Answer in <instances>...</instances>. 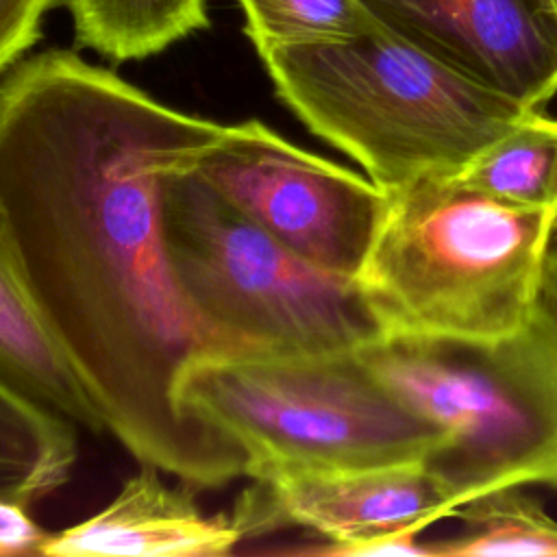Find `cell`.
I'll list each match as a JSON object with an SVG mask.
<instances>
[{
	"mask_svg": "<svg viewBox=\"0 0 557 557\" xmlns=\"http://www.w3.org/2000/svg\"><path fill=\"white\" fill-rule=\"evenodd\" d=\"M222 131L72 50L0 81V215L30 298L107 431L139 463L211 490L246 474V457L178 400L207 350L168 270L159 185Z\"/></svg>",
	"mask_w": 557,
	"mask_h": 557,
	"instance_id": "6da1fadb",
	"label": "cell"
},
{
	"mask_svg": "<svg viewBox=\"0 0 557 557\" xmlns=\"http://www.w3.org/2000/svg\"><path fill=\"white\" fill-rule=\"evenodd\" d=\"M259 57L298 120L385 194L455 176L535 111L381 24L350 37L270 46Z\"/></svg>",
	"mask_w": 557,
	"mask_h": 557,
	"instance_id": "7a4b0ae2",
	"label": "cell"
},
{
	"mask_svg": "<svg viewBox=\"0 0 557 557\" xmlns=\"http://www.w3.org/2000/svg\"><path fill=\"white\" fill-rule=\"evenodd\" d=\"M555 218L453 176L420 178L387 194L357 281L385 337L500 339L542 307Z\"/></svg>",
	"mask_w": 557,
	"mask_h": 557,
	"instance_id": "3957f363",
	"label": "cell"
},
{
	"mask_svg": "<svg viewBox=\"0 0 557 557\" xmlns=\"http://www.w3.org/2000/svg\"><path fill=\"white\" fill-rule=\"evenodd\" d=\"M159 226L172 283L207 352L331 355L385 337L359 281L311 265L189 168L163 174Z\"/></svg>",
	"mask_w": 557,
	"mask_h": 557,
	"instance_id": "277c9868",
	"label": "cell"
},
{
	"mask_svg": "<svg viewBox=\"0 0 557 557\" xmlns=\"http://www.w3.org/2000/svg\"><path fill=\"white\" fill-rule=\"evenodd\" d=\"M359 355L405 405L440 426L442 442L422 466L450 516L507 487L557 490V318L544 305L500 339L387 335Z\"/></svg>",
	"mask_w": 557,
	"mask_h": 557,
	"instance_id": "5b68a950",
	"label": "cell"
},
{
	"mask_svg": "<svg viewBox=\"0 0 557 557\" xmlns=\"http://www.w3.org/2000/svg\"><path fill=\"white\" fill-rule=\"evenodd\" d=\"M178 400L244 453L252 481L422 463L442 442L359 350L205 352L185 368Z\"/></svg>",
	"mask_w": 557,
	"mask_h": 557,
	"instance_id": "8992f818",
	"label": "cell"
},
{
	"mask_svg": "<svg viewBox=\"0 0 557 557\" xmlns=\"http://www.w3.org/2000/svg\"><path fill=\"white\" fill-rule=\"evenodd\" d=\"M311 265L357 281L387 194L368 176L298 148L259 120L224 124L189 168Z\"/></svg>",
	"mask_w": 557,
	"mask_h": 557,
	"instance_id": "52a82bcc",
	"label": "cell"
},
{
	"mask_svg": "<svg viewBox=\"0 0 557 557\" xmlns=\"http://www.w3.org/2000/svg\"><path fill=\"white\" fill-rule=\"evenodd\" d=\"M374 20L466 78L542 111L557 96L550 0H361Z\"/></svg>",
	"mask_w": 557,
	"mask_h": 557,
	"instance_id": "ba28073f",
	"label": "cell"
},
{
	"mask_svg": "<svg viewBox=\"0 0 557 557\" xmlns=\"http://www.w3.org/2000/svg\"><path fill=\"white\" fill-rule=\"evenodd\" d=\"M446 516L450 505L431 472L403 463L255 481L233 520L244 535L305 527L326 540L322 546H339L396 531L422 533Z\"/></svg>",
	"mask_w": 557,
	"mask_h": 557,
	"instance_id": "9c48e42d",
	"label": "cell"
},
{
	"mask_svg": "<svg viewBox=\"0 0 557 557\" xmlns=\"http://www.w3.org/2000/svg\"><path fill=\"white\" fill-rule=\"evenodd\" d=\"M161 470L141 463L98 513L48 535V557H191L228 555L244 537L233 516H207L194 485L170 487Z\"/></svg>",
	"mask_w": 557,
	"mask_h": 557,
	"instance_id": "30bf717a",
	"label": "cell"
},
{
	"mask_svg": "<svg viewBox=\"0 0 557 557\" xmlns=\"http://www.w3.org/2000/svg\"><path fill=\"white\" fill-rule=\"evenodd\" d=\"M0 381L94 433L107 431L17 268L0 215Z\"/></svg>",
	"mask_w": 557,
	"mask_h": 557,
	"instance_id": "8fae6325",
	"label": "cell"
},
{
	"mask_svg": "<svg viewBox=\"0 0 557 557\" xmlns=\"http://www.w3.org/2000/svg\"><path fill=\"white\" fill-rule=\"evenodd\" d=\"M74 426L0 381V500L28 505L61 487L78 455Z\"/></svg>",
	"mask_w": 557,
	"mask_h": 557,
	"instance_id": "7c38bea8",
	"label": "cell"
},
{
	"mask_svg": "<svg viewBox=\"0 0 557 557\" xmlns=\"http://www.w3.org/2000/svg\"><path fill=\"white\" fill-rule=\"evenodd\" d=\"M76 44L122 63L152 57L207 28L205 0H61Z\"/></svg>",
	"mask_w": 557,
	"mask_h": 557,
	"instance_id": "4fadbf2b",
	"label": "cell"
},
{
	"mask_svg": "<svg viewBox=\"0 0 557 557\" xmlns=\"http://www.w3.org/2000/svg\"><path fill=\"white\" fill-rule=\"evenodd\" d=\"M453 178L518 207H557V117L529 113Z\"/></svg>",
	"mask_w": 557,
	"mask_h": 557,
	"instance_id": "5bb4252c",
	"label": "cell"
},
{
	"mask_svg": "<svg viewBox=\"0 0 557 557\" xmlns=\"http://www.w3.org/2000/svg\"><path fill=\"white\" fill-rule=\"evenodd\" d=\"M453 516L463 529L433 542V557H557V520L518 487L479 496Z\"/></svg>",
	"mask_w": 557,
	"mask_h": 557,
	"instance_id": "9a60e30c",
	"label": "cell"
},
{
	"mask_svg": "<svg viewBox=\"0 0 557 557\" xmlns=\"http://www.w3.org/2000/svg\"><path fill=\"white\" fill-rule=\"evenodd\" d=\"M257 52L278 44L350 37L379 22L361 0H237Z\"/></svg>",
	"mask_w": 557,
	"mask_h": 557,
	"instance_id": "2e32d148",
	"label": "cell"
},
{
	"mask_svg": "<svg viewBox=\"0 0 557 557\" xmlns=\"http://www.w3.org/2000/svg\"><path fill=\"white\" fill-rule=\"evenodd\" d=\"M61 0H0V74L41 37L44 15Z\"/></svg>",
	"mask_w": 557,
	"mask_h": 557,
	"instance_id": "e0dca14e",
	"label": "cell"
},
{
	"mask_svg": "<svg viewBox=\"0 0 557 557\" xmlns=\"http://www.w3.org/2000/svg\"><path fill=\"white\" fill-rule=\"evenodd\" d=\"M48 535L33 522L24 505L0 500V555H39Z\"/></svg>",
	"mask_w": 557,
	"mask_h": 557,
	"instance_id": "ac0fdd59",
	"label": "cell"
},
{
	"mask_svg": "<svg viewBox=\"0 0 557 557\" xmlns=\"http://www.w3.org/2000/svg\"><path fill=\"white\" fill-rule=\"evenodd\" d=\"M542 305L544 309L557 318V218L548 242L546 265H544V283H542Z\"/></svg>",
	"mask_w": 557,
	"mask_h": 557,
	"instance_id": "d6986e66",
	"label": "cell"
},
{
	"mask_svg": "<svg viewBox=\"0 0 557 557\" xmlns=\"http://www.w3.org/2000/svg\"><path fill=\"white\" fill-rule=\"evenodd\" d=\"M550 2H553V7H555V9H557V0H550Z\"/></svg>",
	"mask_w": 557,
	"mask_h": 557,
	"instance_id": "ffe728a7",
	"label": "cell"
}]
</instances>
